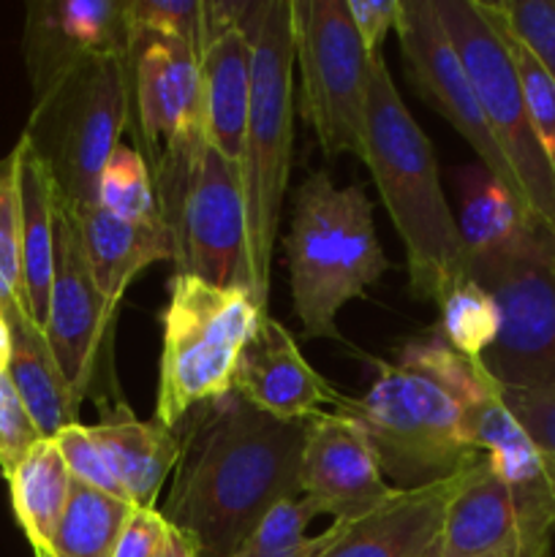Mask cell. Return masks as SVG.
I'll return each mask as SVG.
<instances>
[{"label": "cell", "instance_id": "cell-1", "mask_svg": "<svg viewBox=\"0 0 555 557\" xmlns=\"http://www.w3.org/2000/svg\"><path fill=\"white\" fill-rule=\"evenodd\" d=\"M166 520L205 557H232L281 500L297 498L305 422H281L239 395L196 406Z\"/></svg>", "mask_w": 555, "mask_h": 557}, {"label": "cell", "instance_id": "cell-2", "mask_svg": "<svg viewBox=\"0 0 555 557\" xmlns=\"http://www.w3.org/2000/svg\"><path fill=\"white\" fill-rule=\"evenodd\" d=\"M479 359H466L441 335L411 341L395 364H381L365 397H341L337 411L357 419L381 473L397 490H417L466 471L484 451L462 438V408L482 384Z\"/></svg>", "mask_w": 555, "mask_h": 557}, {"label": "cell", "instance_id": "cell-3", "mask_svg": "<svg viewBox=\"0 0 555 557\" xmlns=\"http://www.w3.org/2000/svg\"><path fill=\"white\" fill-rule=\"evenodd\" d=\"M365 166L406 250L414 297L439 305L468 281V253L428 134L403 103L384 54L368 65Z\"/></svg>", "mask_w": 555, "mask_h": 557}, {"label": "cell", "instance_id": "cell-4", "mask_svg": "<svg viewBox=\"0 0 555 557\" xmlns=\"http://www.w3.org/2000/svg\"><path fill=\"white\" fill-rule=\"evenodd\" d=\"M283 253L294 313L305 335L326 341H341L337 313L390 270L365 190L337 188L326 172H313L294 194Z\"/></svg>", "mask_w": 555, "mask_h": 557}, {"label": "cell", "instance_id": "cell-5", "mask_svg": "<svg viewBox=\"0 0 555 557\" xmlns=\"http://www.w3.org/2000/svg\"><path fill=\"white\" fill-rule=\"evenodd\" d=\"M294 147V16L292 0H267L250 41V112L239 174L248 215L250 294L267 313L272 259L286 199Z\"/></svg>", "mask_w": 555, "mask_h": 557}, {"label": "cell", "instance_id": "cell-6", "mask_svg": "<svg viewBox=\"0 0 555 557\" xmlns=\"http://www.w3.org/2000/svg\"><path fill=\"white\" fill-rule=\"evenodd\" d=\"M128 112V54H87L33 87L22 139L41 158L69 212L98 205V177L120 145Z\"/></svg>", "mask_w": 555, "mask_h": 557}, {"label": "cell", "instance_id": "cell-7", "mask_svg": "<svg viewBox=\"0 0 555 557\" xmlns=\"http://www.w3.org/2000/svg\"><path fill=\"white\" fill-rule=\"evenodd\" d=\"M264 310L239 286H212L194 275L172 277L161 313L156 419L177 428L196 406L234 392V373Z\"/></svg>", "mask_w": 555, "mask_h": 557}, {"label": "cell", "instance_id": "cell-8", "mask_svg": "<svg viewBox=\"0 0 555 557\" xmlns=\"http://www.w3.org/2000/svg\"><path fill=\"white\" fill-rule=\"evenodd\" d=\"M495 299L501 330L479 359L504 389L555 395V237L533 228L517 248L468 261Z\"/></svg>", "mask_w": 555, "mask_h": 557}, {"label": "cell", "instance_id": "cell-9", "mask_svg": "<svg viewBox=\"0 0 555 557\" xmlns=\"http://www.w3.org/2000/svg\"><path fill=\"white\" fill-rule=\"evenodd\" d=\"M501 152L517 174L528 212L555 237V169L539 141L504 38L477 0H433Z\"/></svg>", "mask_w": 555, "mask_h": 557}, {"label": "cell", "instance_id": "cell-10", "mask_svg": "<svg viewBox=\"0 0 555 557\" xmlns=\"http://www.w3.org/2000/svg\"><path fill=\"white\" fill-rule=\"evenodd\" d=\"M299 114L330 158H365L368 65L346 0H292Z\"/></svg>", "mask_w": 555, "mask_h": 557}, {"label": "cell", "instance_id": "cell-11", "mask_svg": "<svg viewBox=\"0 0 555 557\" xmlns=\"http://www.w3.org/2000/svg\"><path fill=\"white\" fill-rule=\"evenodd\" d=\"M131 107L147 147V166L158 190L161 215L177 196L190 158L205 145L199 54L177 38L131 33Z\"/></svg>", "mask_w": 555, "mask_h": 557}, {"label": "cell", "instance_id": "cell-12", "mask_svg": "<svg viewBox=\"0 0 555 557\" xmlns=\"http://www.w3.org/2000/svg\"><path fill=\"white\" fill-rule=\"evenodd\" d=\"M163 221L177 250V272L201 277L212 286L250 292L248 215L239 163H232L205 141L190 158L174 201L163 210Z\"/></svg>", "mask_w": 555, "mask_h": 557}, {"label": "cell", "instance_id": "cell-13", "mask_svg": "<svg viewBox=\"0 0 555 557\" xmlns=\"http://www.w3.org/2000/svg\"><path fill=\"white\" fill-rule=\"evenodd\" d=\"M114 315L118 310L98 292L74 221L58 199L54 277L44 335L71 389L79 400L92 397L98 411L123 403L112 373Z\"/></svg>", "mask_w": 555, "mask_h": 557}, {"label": "cell", "instance_id": "cell-14", "mask_svg": "<svg viewBox=\"0 0 555 557\" xmlns=\"http://www.w3.org/2000/svg\"><path fill=\"white\" fill-rule=\"evenodd\" d=\"M397 41H400L406 76L411 79L414 90L433 103L435 112L444 114L457 134L471 145L479 156V163L511 190L522 207L528 210L517 174L511 172L509 161L501 152L488 117H484L479 98L473 92L471 79L462 69L460 58L446 38L444 25L433 9V0H408L403 3V16L397 22ZM533 218V215H531Z\"/></svg>", "mask_w": 555, "mask_h": 557}, {"label": "cell", "instance_id": "cell-15", "mask_svg": "<svg viewBox=\"0 0 555 557\" xmlns=\"http://www.w3.org/2000/svg\"><path fill=\"white\" fill-rule=\"evenodd\" d=\"M299 493L330 517L354 522L397 493L384 479L373 444L348 413H319L305 422Z\"/></svg>", "mask_w": 555, "mask_h": 557}, {"label": "cell", "instance_id": "cell-16", "mask_svg": "<svg viewBox=\"0 0 555 557\" xmlns=\"http://www.w3.org/2000/svg\"><path fill=\"white\" fill-rule=\"evenodd\" d=\"M441 557H553V544L526 531L511 493L482 455L460 473L446 504Z\"/></svg>", "mask_w": 555, "mask_h": 557}, {"label": "cell", "instance_id": "cell-17", "mask_svg": "<svg viewBox=\"0 0 555 557\" xmlns=\"http://www.w3.org/2000/svg\"><path fill=\"white\" fill-rule=\"evenodd\" d=\"M234 395L281 422H310L326 403H341V395L303 357L292 332L270 313L239 357Z\"/></svg>", "mask_w": 555, "mask_h": 557}, {"label": "cell", "instance_id": "cell-18", "mask_svg": "<svg viewBox=\"0 0 555 557\" xmlns=\"http://www.w3.org/2000/svg\"><path fill=\"white\" fill-rule=\"evenodd\" d=\"M131 30L123 0L30 3L25 22V63L30 85H44L87 54H128Z\"/></svg>", "mask_w": 555, "mask_h": 557}, {"label": "cell", "instance_id": "cell-19", "mask_svg": "<svg viewBox=\"0 0 555 557\" xmlns=\"http://www.w3.org/2000/svg\"><path fill=\"white\" fill-rule=\"evenodd\" d=\"M460 473L428 487L397 490L379 509L348 522L326 557H441L446 504Z\"/></svg>", "mask_w": 555, "mask_h": 557}, {"label": "cell", "instance_id": "cell-20", "mask_svg": "<svg viewBox=\"0 0 555 557\" xmlns=\"http://www.w3.org/2000/svg\"><path fill=\"white\" fill-rule=\"evenodd\" d=\"M69 215L85 248L92 281L114 310L120 308L125 292L139 272L158 261H174L177 256L172 232L163 218L125 221L103 210L101 205L82 207Z\"/></svg>", "mask_w": 555, "mask_h": 557}, {"label": "cell", "instance_id": "cell-21", "mask_svg": "<svg viewBox=\"0 0 555 557\" xmlns=\"http://www.w3.org/2000/svg\"><path fill=\"white\" fill-rule=\"evenodd\" d=\"M90 435L112 466L125 498L136 509H156L163 482L180 460V441L172 430L158 419L141 422L123 400L101 408V419L90 424Z\"/></svg>", "mask_w": 555, "mask_h": 557}, {"label": "cell", "instance_id": "cell-22", "mask_svg": "<svg viewBox=\"0 0 555 557\" xmlns=\"http://www.w3.org/2000/svg\"><path fill=\"white\" fill-rule=\"evenodd\" d=\"M201 125L205 141L239 163L250 112V41L239 27H226L199 52Z\"/></svg>", "mask_w": 555, "mask_h": 557}, {"label": "cell", "instance_id": "cell-23", "mask_svg": "<svg viewBox=\"0 0 555 557\" xmlns=\"http://www.w3.org/2000/svg\"><path fill=\"white\" fill-rule=\"evenodd\" d=\"M3 319L9 321L11 341H14L9 379L20 392L38 433L44 438H54L60 430L82 424V400L65 381L41 326L25 313V308L9 310Z\"/></svg>", "mask_w": 555, "mask_h": 557}, {"label": "cell", "instance_id": "cell-24", "mask_svg": "<svg viewBox=\"0 0 555 557\" xmlns=\"http://www.w3.org/2000/svg\"><path fill=\"white\" fill-rule=\"evenodd\" d=\"M20 156V212H22V305L44 330L54 277V221L58 190L41 158L25 139L16 141Z\"/></svg>", "mask_w": 555, "mask_h": 557}, {"label": "cell", "instance_id": "cell-25", "mask_svg": "<svg viewBox=\"0 0 555 557\" xmlns=\"http://www.w3.org/2000/svg\"><path fill=\"white\" fill-rule=\"evenodd\" d=\"M457 190H460L457 228H460L468 261L517 248L533 228H539L522 201L506 185H501L482 163L462 166L457 172Z\"/></svg>", "mask_w": 555, "mask_h": 557}, {"label": "cell", "instance_id": "cell-26", "mask_svg": "<svg viewBox=\"0 0 555 557\" xmlns=\"http://www.w3.org/2000/svg\"><path fill=\"white\" fill-rule=\"evenodd\" d=\"M11 509L22 533L36 549H49L71 493V473L52 438H41L11 471Z\"/></svg>", "mask_w": 555, "mask_h": 557}, {"label": "cell", "instance_id": "cell-27", "mask_svg": "<svg viewBox=\"0 0 555 557\" xmlns=\"http://www.w3.org/2000/svg\"><path fill=\"white\" fill-rule=\"evenodd\" d=\"M348 522L326 515L316 500H281L232 557H326Z\"/></svg>", "mask_w": 555, "mask_h": 557}, {"label": "cell", "instance_id": "cell-28", "mask_svg": "<svg viewBox=\"0 0 555 557\" xmlns=\"http://www.w3.org/2000/svg\"><path fill=\"white\" fill-rule=\"evenodd\" d=\"M136 506L71 479L69 504L47 553L54 557H114V547Z\"/></svg>", "mask_w": 555, "mask_h": 557}, {"label": "cell", "instance_id": "cell-29", "mask_svg": "<svg viewBox=\"0 0 555 557\" xmlns=\"http://www.w3.org/2000/svg\"><path fill=\"white\" fill-rule=\"evenodd\" d=\"M441 332L446 346L466 359H482L501 330L495 299L477 281H462L439 302Z\"/></svg>", "mask_w": 555, "mask_h": 557}, {"label": "cell", "instance_id": "cell-30", "mask_svg": "<svg viewBox=\"0 0 555 557\" xmlns=\"http://www.w3.org/2000/svg\"><path fill=\"white\" fill-rule=\"evenodd\" d=\"M98 205L125 221H156L161 218L158 190L150 166L136 147L118 145L103 163L96 190Z\"/></svg>", "mask_w": 555, "mask_h": 557}, {"label": "cell", "instance_id": "cell-31", "mask_svg": "<svg viewBox=\"0 0 555 557\" xmlns=\"http://www.w3.org/2000/svg\"><path fill=\"white\" fill-rule=\"evenodd\" d=\"M22 305V212L16 147L0 161V315Z\"/></svg>", "mask_w": 555, "mask_h": 557}, {"label": "cell", "instance_id": "cell-32", "mask_svg": "<svg viewBox=\"0 0 555 557\" xmlns=\"http://www.w3.org/2000/svg\"><path fill=\"white\" fill-rule=\"evenodd\" d=\"M477 5L482 9V14L493 22L495 30H498L501 38H504L506 49H509L511 63H515V71H517V79H520V87H522V98H526L528 114H531L533 128H536L539 134V141H542L544 152H547L550 163H553L555 169V82L550 79L547 71L536 63V58H533V54L528 52V49L522 47L509 30H506L504 22L493 14V9H490L488 3L477 0Z\"/></svg>", "mask_w": 555, "mask_h": 557}, {"label": "cell", "instance_id": "cell-33", "mask_svg": "<svg viewBox=\"0 0 555 557\" xmlns=\"http://www.w3.org/2000/svg\"><path fill=\"white\" fill-rule=\"evenodd\" d=\"M488 5L555 82V0H490Z\"/></svg>", "mask_w": 555, "mask_h": 557}, {"label": "cell", "instance_id": "cell-34", "mask_svg": "<svg viewBox=\"0 0 555 557\" xmlns=\"http://www.w3.org/2000/svg\"><path fill=\"white\" fill-rule=\"evenodd\" d=\"M201 0H128L125 16H128L131 33H158V36L177 38L188 44L196 54L201 47Z\"/></svg>", "mask_w": 555, "mask_h": 557}, {"label": "cell", "instance_id": "cell-35", "mask_svg": "<svg viewBox=\"0 0 555 557\" xmlns=\"http://www.w3.org/2000/svg\"><path fill=\"white\" fill-rule=\"evenodd\" d=\"M54 444H58L60 455H63L65 468H69L71 479L74 482L87 484L92 490H101V493L114 495V498H125V490L120 487L118 476H114L112 466L103 457L101 446L96 444V438L90 435L87 424H74V428H65L54 435Z\"/></svg>", "mask_w": 555, "mask_h": 557}, {"label": "cell", "instance_id": "cell-36", "mask_svg": "<svg viewBox=\"0 0 555 557\" xmlns=\"http://www.w3.org/2000/svg\"><path fill=\"white\" fill-rule=\"evenodd\" d=\"M41 438L44 435L38 433L9 373L0 375V473L3 479L11 476V471L25 460L27 451Z\"/></svg>", "mask_w": 555, "mask_h": 557}, {"label": "cell", "instance_id": "cell-37", "mask_svg": "<svg viewBox=\"0 0 555 557\" xmlns=\"http://www.w3.org/2000/svg\"><path fill=\"white\" fill-rule=\"evenodd\" d=\"M501 397H504L506 408L515 413L517 422L531 435L533 444L542 446L547 455L555 457V395L504 389L501 386Z\"/></svg>", "mask_w": 555, "mask_h": 557}, {"label": "cell", "instance_id": "cell-38", "mask_svg": "<svg viewBox=\"0 0 555 557\" xmlns=\"http://www.w3.org/2000/svg\"><path fill=\"white\" fill-rule=\"evenodd\" d=\"M348 16L357 30L359 41L368 58H379L381 44L397 30L403 16V0H346Z\"/></svg>", "mask_w": 555, "mask_h": 557}, {"label": "cell", "instance_id": "cell-39", "mask_svg": "<svg viewBox=\"0 0 555 557\" xmlns=\"http://www.w3.org/2000/svg\"><path fill=\"white\" fill-rule=\"evenodd\" d=\"M169 528L172 522L158 509H134L120 533L114 557H152L169 536Z\"/></svg>", "mask_w": 555, "mask_h": 557}, {"label": "cell", "instance_id": "cell-40", "mask_svg": "<svg viewBox=\"0 0 555 557\" xmlns=\"http://www.w3.org/2000/svg\"><path fill=\"white\" fill-rule=\"evenodd\" d=\"M152 557H201L199 549H196V544L190 542L188 536H185L183 531H177V528H169V536L163 539V544L158 547V553Z\"/></svg>", "mask_w": 555, "mask_h": 557}, {"label": "cell", "instance_id": "cell-41", "mask_svg": "<svg viewBox=\"0 0 555 557\" xmlns=\"http://www.w3.org/2000/svg\"><path fill=\"white\" fill-rule=\"evenodd\" d=\"M11 357H14V341H11L9 321L0 315V375L9 373Z\"/></svg>", "mask_w": 555, "mask_h": 557}, {"label": "cell", "instance_id": "cell-42", "mask_svg": "<svg viewBox=\"0 0 555 557\" xmlns=\"http://www.w3.org/2000/svg\"><path fill=\"white\" fill-rule=\"evenodd\" d=\"M36 557H54L52 553H47V549H36V553H33Z\"/></svg>", "mask_w": 555, "mask_h": 557}]
</instances>
